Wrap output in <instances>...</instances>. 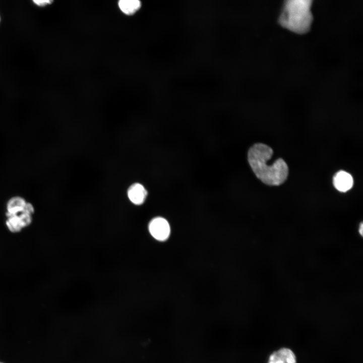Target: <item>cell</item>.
Returning <instances> with one entry per match:
<instances>
[{
    "label": "cell",
    "mask_w": 363,
    "mask_h": 363,
    "mask_svg": "<svg viewBox=\"0 0 363 363\" xmlns=\"http://www.w3.org/2000/svg\"><path fill=\"white\" fill-rule=\"evenodd\" d=\"M268 363H296V358L291 350L282 348L270 355Z\"/></svg>",
    "instance_id": "cell-6"
},
{
    "label": "cell",
    "mask_w": 363,
    "mask_h": 363,
    "mask_svg": "<svg viewBox=\"0 0 363 363\" xmlns=\"http://www.w3.org/2000/svg\"><path fill=\"white\" fill-rule=\"evenodd\" d=\"M141 2L138 0H120L118 6L120 10L129 15H133L141 7Z\"/></svg>",
    "instance_id": "cell-8"
},
{
    "label": "cell",
    "mask_w": 363,
    "mask_h": 363,
    "mask_svg": "<svg viewBox=\"0 0 363 363\" xmlns=\"http://www.w3.org/2000/svg\"><path fill=\"white\" fill-rule=\"evenodd\" d=\"M6 224L8 229L11 232L17 233L23 228L20 219L17 215H6Z\"/></svg>",
    "instance_id": "cell-9"
},
{
    "label": "cell",
    "mask_w": 363,
    "mask_h": 363,
    "mask_svg": "<svg viewBox=\"0 0 363 363\" xmlns=\"http://www.w3.org/2000/svg\"><path fill=\"white\" fill-rule=\"evenodd\" d=\"M311 3V0L286 1L279 18L281 25L296 33L307 32L313 20Z\"/></svg>",
    "instance_id": "cell-2"
},
{
    "label": "cell",
    "mask_w": 363,
    "mask_h": 363,
    "mask_svg": "<svg viewBox=\"0 0 363 363\" xmlns=\"http://www.w3.org/2000/svg\"><path fill=\"white\" fill-rule=\"evenodd\" d=\"M0 363H4V362H0Z\"/></svg>",
    "instance_id": "cell-12"
},
{
    "label": "cell",
    "mask_w": 363,
    "mask_h": 363,
    "mask_svg": "<svg viewBox=\"0 0 363 363\" xmlns=\"http://www.w3.org/2000/svg\"><path fill=\"white\" fill-rule=\"evenodd\" d=\"M148 229L152 237L159 241L166 240L170 233V228L168 221L160 217H155L150 221Z\"/></svg>",
    "instance_id": "cell-3"
},
{
    "label": "cell",
    "mask_w": 363,
    "mask_h": 363,
    "mask_svg": "<svg viewBox=\"0 0 363 363\" xmlns=\"http://www.w3.org/2000/svg\"><path fill=\"white\" fill-rule=\"evenodd\" d=\"M27 202L20 196L11 198L6 205V215H15L22 212L25 208Z\"/></svg>",
    "instance_id": "cell-7"
},
{
    "label": "cell",
    "mask_w": 363,
    "mask_h": 363,
    "mask_svg": "<svg viewBox=\"0 0 363 363\" xmlns=\"http://www.w3.org/2000/svg\"><path fill=\"white\" fill-rule=\"evenodd\" d=\"M333 183L334 187L341 192H346L353 186V178L348 172L340 170L334 176Z\"/></svg>",
    "instance_id": "cell-5"
},
{
    "label": "cell",
    "mask_w": 363,
    "mask_h": 363,
    "mask_svg": "<svg viewBox=\"0 0 363 363\" xmlns=\"http://www.w3.org/2000/svg\"><path fill=\"white\" fill-rule=\"evenodd\" d=\"M127 195L130 201L135 205H140L145 201L147 192L140 183H134L128 189Z\"/></svg>",
    "instance_id": "cell-4"
},
{
    "label": "cell",
    "mask_w": 363,
    "mask_h": 363,
    "mask_svg": "<svg viewBox=\"0 0 363 363\" xmlns=\"http://www.w3.org/2000/svg\"><path fill=\"white\" fill-rule=\"evenodd\" d=\"M273 153L272 149L267 145L256 143L249 150L248 160L256 176L263 183L278 186L286 179L288 168L282 158L277 159L272 165H268Z\"/></svg>",
    "instance_id": "cell-1"
},
{
    "label": "cell",
    "mask_w": 363,
    "mask_h": 363,
    "mask_svg": "<svg viewBox=\"0 0 363 363\" xmlns=\"http://www.w3.org/2000/svg\"><path fill=\"white\" fill-rule=\"evenodd\" d=\"M53 1L50 0H44V1H34L33 2L39 7H44L47 5L50 4Z\"/></svg>",
    "instance_id": "cell-10"
},
{
    "label": "cell",
    "mask_w": 363,
    "mask_h": 363,
    "mask_svg": "<svg viewBox=\"0 0 363 363\" xmlns=\"http://www.w3.org/2000/svg\"><path fill=\"white\" fill-rule=\"evenodd\" d=\"M362 226H363L362 224V223H361L359 225V227L358 228V232L361 235H362V230H363Z\"/></svg>",
    "instance_id": "cell-11"
}]
</instances>
